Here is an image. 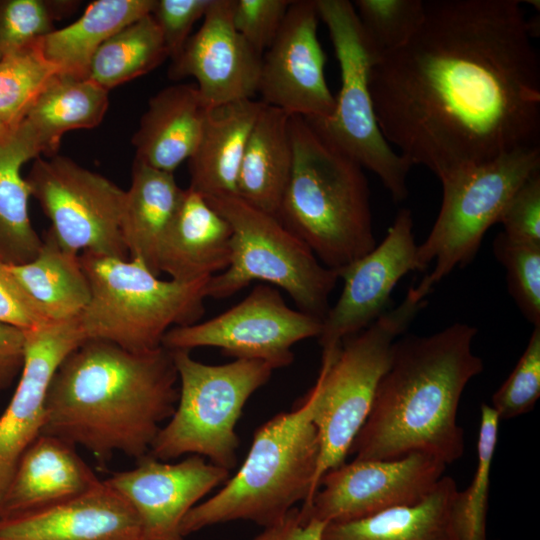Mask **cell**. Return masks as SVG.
I'll use <instances>...</instances> for the list:
<instances>
[{
    "instance_id": "obj_42",
    "label": "cell",
    "mask_w": 540,
    "mask_h": 540,
    "mask_svg": "<svg viewBox=\"0 0 540 540\" xmlns=\"http://www.w3.org/2000/svg\"><path fill=\"white\" fill-rule=\"evenodd\" d=\"M45 322L48 320L19 285L9 264L0 260V323L28 330Z\"/></svg>"
},
{
    "instance_id": "obj_26",
    "label": "cell",
    "mask_w": 540,
    "mask_h": 540,
    "mask_svg": "<svg viewBox=\"0 0 540 540\" xmlns=\"http://www.w3.org/2000/svg\"><path fill=\"white\" fill-rule=\"evenodd\" d=\"M109 91L90 78L55 76L16 128L40 157L55 156L62 136L75 129H91L103 120ZM15 129V130H16Z\"/></svg>"
},
{
    "instance_id": "obj_23",
    "label": "cell",
    "mask_w": 540,
    "mask_h": 540,
    "mask_svg": "<svg viewBox=\"0 0 540 540\" xmlns=\"http://www.w3.org/2000/svg\"><path fill=\"white\" fill-rule=\"evenodd\" d=\"M323 540H464L461 491L442 476L420 502L325 526Z\"/></svg>"
},
{
    "instance_id": "obj_25",
    "label": "cell",
    "mask_w": 540,
    "mask_h": 540,
    "mask_svg": "<svg viewBox=\"0 0 540 540\" xmlns=\"http://www.w3.org/2000/svg\"><path fill=\"white\" fill-rule=\"evenodd\" d=\"M262 106L261 100L245 99L208 109L188 159L191 189L204 197L237 194L242 157Z\"/></svg>"
},
{
    "instance_id": "obj_29",
    "label": "cell",
    "mask_w": 540,
    "mask_h": 540,
    "mask_svg": "<svg viewBox=\"0 0 540 540\" xmlns=\"http://www.w3.org/2000/svg\"><path fill=\"white\" fill-rule=\"evenodd\" d=\"M42 240L31 261L9 268L48 321L77 319L91 295L79 255L63 249L49 231Z\"/></svg>"
},
{
    "instance_id": "obj_35",
    "label": "cell",
    "mask_w": 540,
    "mask_h": 540,
    "mask_svg": "<svg viewBox=\"0 0 540 540\" xmlns=\"http://www.w3.org/2000/svg\"><path fill=\"white\" fill-rule=\"evenodd\" d=\"M352 3L363 32L379 58L404 45L425 15V0H356Z\"/></svg>"
},
{
    "instance_id": "obj_34",
    "label": "cell",
    "mask_w": 540,
    "mask_h": 540,
    "mask_svg": "<svg viewBox=\"0 0 540 540\" xmlns=\"http://www.w3.org/2000/svg\"><path fill=\"white\" fill-rule=\"evenodd\" d=\"M79 2L70 0H0V60L53 30Z\"/></svg>"
},
{
    "instance_id": "obj_7",
    "label": "cell",
    "mask_w": 540,
    "mask_h": 540,
    "mask_svg": "<svg viewBox=\"0 0 540 540\" xmlns=\"http://www.w3.org/2000/svg\"><path fill=\"white\" fill-rule=\"evenodd\" d=\"M426 304V298L416 297L410 287L395 308L384 312L340 345L322 350L313 408V423L320 441L316 491L321 477L345 462L371 411L378 384L388 369L394 342Z\"/></svg>"
},
{
    "instance_id": "obj_22",
    "label": "cell",
    "mask_w": 540,
    "mask_h": 540,
    "mask_svg": "<svg viewBox=\"0 0 540 540\" xmlns=\"http://www.w3.org/2000/svg\"><path fill=\"white\" fill-rule=\"evenodd\" d=\"M231 257L229 223L200 193L184 189L160 244V273L183 282L210 278L226 270Z\"/></svg>"
},
{
    "instance_id": "obj_18",
    "label": "cell",
    "mask_w": 540,
    "mask_h": 540,
    "mask_svg": "<svg viewBox=\"0 0 540 540\" xmlns=\"http://www.w3.org/2000/svg\"><path fill=\"white\" fill-rule=\"evenodd\" d=\"M24 332L20 379L0 416V502L23 453L41 435L46 398L55 372L86 340L78 319L48 321Z\"/></svg>"
},
{
    "instance_id": "obj_10",
    "label": "cell",
    "mask_w": 540,
    "mask_h": 540,
    "mask_svg": "<svg viewBox=\"0 0 540 540\" xmlns=\"http://www.w3.org/2000/svg\"><path fill=\"white\" fill-rule=\"evenodd\" d=\"M316 6L340 66L341 88L329 117L307 120L331 145L376 174L393 200L401 202L408 196L407 176L412 165L388 143L376 118L369 79L379 57L352 2L316 0Z\"/></svg>"
},
{
    "instance_id": "obj_43",
    "label": "cell",
    "mask_w": 540,
    "mask_h": 540,
    "mask_svg": "<svg viewBox=\"0 0 540 540\" xmlns=\"http://www.w3.org/2000/svg\"><path fill=\"white\" fill-rule=\"evenodd\" d=\"M326 523L303 521L299 509L292 508L276 522L263 527L253 540H323Z\"/></svg>"
},
{
    "instance_id": "obj_39",
    "label": "cell",
    "mask_w": 540,
    "mask_h": 540,
    "mask_svg": "<svg viewBox=\"0 0 540 540\" xmlns=\"http://www.w3.org/2000/svg\"><path fill=\"white\" fill-rule=\"evenodd\" d=\"M292 0H234L237 32L261 55L278 35Z\"/></svg>"
},
{
    "instance_id": "obj_20",
    "label": "cell",
    "mask_w": 540,
    "mask_h": 540,
    "mask_svg": "<svg viewBox=\"0 0 540 540\" xmlns=\"http://www.w3.org/2000/svg\"><path fill=\"white\" fill-rule=\"evenodd\" d=\"M0 540H142L138 516L106 480L33 513L0 519Z\"/></svg>"
},
{
    "instance_id": "obj_44",
    "label": "cell",
    "mask_w": 540,
    "mask_h": 540,
    "mask_svg": "<svg viewBox=\"0 0 540 540\" xmlns=\"http://www.w3.org/2000/svg\"><path fill=\"white\" fill-rule=\"evenodd\" d=\"M25 332L0 323V390L8 388L24 362Z\"/></svg>"
},
{
    "instance_id": "obj_11",
    "label": "cell",
    "mask_w": 540,
    "mask_h": 540,
    "mask_svg": "<svg viewBox=\"0 0 540 540\" xmlns=\"http://www.w3.org/2000/svg\"><path fill=\"white\" fill-rule=\"evenodd\" d=\"M540 170V146L517 149L443 180L439 214L426 240L417 246L418 271H433L413 293L425 299L432 287L476 255L486 231L499 221L515 191Z\"/></svg>"
},
{
    "instance_id": "obj_32",
    "label": "cell",
    "mask_w": 540,
    "mask_h": 540,
    "mask_svg": "<svg viewBox=\"0 0 540 540\" xmlns=\"http://www.w3.org/2000/svg\"><path fill=\"white\" fill-rule=\"evenodd\" d=\"M168 57L161 32L150 13L100 46L91 60L88 78L109 91L149 73Z\"/></svg>"
},
{
    "instance_id": "obj_40",
    "label": "cell",
    "mask_w": 540,
    "mask_h": 540,
    "mask_svg": "<svg viewBox=\"0 0 540 540\" xmlns=\"http://www.w3.org/2000/svg\"><path fill=\"white\" fill-rule=\"evenodd\" d=\"M498 222L509 238L540 244V170L515 191Z\"/></svg>"
},
{
    "instance_id": "obj_5",
    "label": "cell",
    "mask_w": 540,
    "mask_h": 540,
    "mask_svg": "<svg viewBox=\"0 0 540 540\" xmlns=\"http://www.w3.org/2000/svg\"><path fill=\"white\" fill-rule=\"evenodd\" d=\"M316 395L314 384L297 408L275 415L256 430L236 474L184 517L183 537L235 520L265 527L282 518L295 503L310 502L316 491L320 457L319 436L313 423Z\"/></svg>"
},
{
    "instance_id": "obj_8",
    "label": "cell",
    "mask_w": 540,
    "mask_h": 540,
    "mask_svg": "<svg viewBox=\"0 0 540 540\" xmlns=\"http://www.w3.org/2000/svg\"><path fill=\"white\" fill-rule=\"evenodd\" d=\"M172 354L180 383L178 401L149 454L162 461L198 455L230 471L237 462L235 427L243 407L273 369L255 359L210 365L192 358L190 351Z\"/></svg>"
},
{
    "instance_id": "obj_33",
    "label": "cell",
    "mask_w": 540,
    "mask_h": 540,
    "mask_svg": "<svg viewBox=\"0 0 540 540\" xmlns=\"http://www.w3.org/2000/svg\"><path fill=\"white\" fill-rule=\"evenodd\" d=\"M40 39L0 60V122L10 133L49 82L62 74L44 56Z\"/></svg>"
},
{
    "instance_id": "obj_6",
    "label": "cell",
    "mask_w": 540,
    "mask_h": 540,
    "mask_svg": "<svg viewBox=\"0 0 540 540\" xmlns=\"http://www.w3.org/2000/svg\"><path fill=\"white\" fill-rule=\"evenodd\" d=\"M79 258L91 292L77 318L86 339L147 352L162 346L168 330L195 324L205 312L210 278L161 280L136 259L91 253Z\"/></svg>"
},
{
    "instance_id": "obj_17",
    "label": "cell",
    "mask_w": 540,
    "mask_h": 540,
    "mask_svg": "<svg viewBox=\"0 0 540 540\" xmlns=\"http://www.w3.org/2000/svg\"><path fill=\"white\" fill-rule=\"evenodd\" d=\"M228 478L229 470L198 455L170 463L148 453L134 468L115 472L105 480L136 512L142 540H184V517Z\"/></svg>"
},
{
    "instance_id": "obj_24",
    "label": "cell",
    "mask_w": 540,
    "mask_h": 540,
    "mask_svg": "<svg viewBox=\"0 0 540 540\" xmlns=\"http://www.w3.org/2000/svg\"><path fill=\"white\" fill-rule=\"evenodd\" d=\"M207 111L196 85L176 84L156 93L132 137L135 160L174 173L193 154Z\"/></svg>"
},
{
    "instance_id": "obj_13",
    "label": "cell",
    "mask_w": 540,
    "mask_h": 540,
    "mask_svg": "<svg viewBox=\"0 0 540 540\" xmlns=\"http://www.w3.org/2000/svg\"><path fill=\"white\" fill-rule=\"evenodd\" d=\"M322 320L290 308L270 285H258L238 304L201 323L173 327L162 346L170 351L216 347L235 359H255L272 369L289 366L292 346L317 337Z\"/></svg>"
},
{
    "instance_id": "obj_15",
    "label": "cell",
    "mask_w": 540,
    "mask_h": 540,
    "mask_svg": "<svg viewBox=\"0 0 540 540\" xmlns=\"http://www.w3.org/2000/svg\"><path fill=\"white\" fill-rule=\"evenodd\" d=\"M318 20L316 0L292 1L278 35L262 56L258 85L264 104L308 120L325 119L335 107L325 79Z\"/></svg>"
},
{
    "instance_id": "obj_1",
    "label": "cell",
    "mask_w": 540,
    "mask_h": 540,
    "mask_svg": "<svg viewBox=\"0 0 540 540\" xmlns=\"http://www.w3.org/2000/svg\"><path fill=\"white\" fill-rule=\"evenodd\" d=\"M519 0H425L412 37L370 71L379 127L443 180L540 146L536 22Z\"/></svg>"
},
{
    "instance_id": "obj_9",
    "label": "cell",
    "mask_w": 540,
    "mask_h": 540,
    "mask_svg": "<svg viewBox=\"0 0 540 540\" xmlns=\"http://www.w3.org/2000/svg\"><path fill=\"white\" fill-rule=\"evenodd\" d=\"M204 198L232 229L230 265L210 277L207 298H227L261 280L282 288L298 310L323 321L339 279L337 271L324 266L276 216L248 204L237 194Z\"/></svg>"
},
{
    "instance_id": "obj_14",
    "label": "cell",
    "mask_w": 540,
    "mask_h": 540,
    "mask_svg": "<svg viewBox=\"0 0 540 540\" xmlns=\"http://www.w3.org/2000/svg\"><path fill=\"white\" fill-rule=\"evenodd\" d=\"M446 465L422 453L393 460H359L327 471L310 502L299 509L303 521L328 523L362 519L423 500Z\"/></svg>"
},
{
    "instance_id": "obj_36",
    "label": "cell",
    "mask_w": 540,
    "mask_h": 540,
    "mask_svg": "<svg viewBox=\"0 0 540 540\" xmlns=\"http://www.w3.org/2000/svg\"><path fill=\"white\" fill-rule=\"evenodd\" d=\"M493 252L506 269L509 293L521 313L534 327L540 326V244L501 232L493 241Z\"/></svg>"
},
{
    "instance_id": "obj_30",
    "label": "cell",
    "mask_w": 540,
    "mask_h": 540,
    "mask_svg": "<svg viewBox=\"0 0 540 540\" xmlns=\"http://www.w3.org/2000/svg\"><path fill=\"white\" fill-rule=\"evenodd\" d=\"M155 0H97L70 25L40 39L44 56L62 74L88 78L91 60L111 36L151 13Z\"/></svg>"
},
{
    "instance_id": "obj_16",
    "label": "cell",
    "mask_w": 540,
    "mask_h": 540,
    "mask_svg": "<svg viewBox=\"0 0 540 540\" xmlns=\"http://www.w3.org/2000/svg\"><path fill=\"white\" fill-rule=\"evenodd\" d=\"M417 246L411 211L402 208L379 245L337 270L344 284L338 301L322 321L318 336L322 350L340 345L386 312L398 281L406 273L418 271Z\"/></svg>"
},
{
    "instance_id": "obj_31",
    "label": "cell",
    "mask_w": 540,
    "mask_h": 540,
    "mask_svg": "<svg viewBox=\"0 0 540 540\" xmlns=\"http://www.w3.org/2000/svg\"><path fill=\"white\" fill-rule=\"evenodd\" d=\"M38 158L19 130L0 139V260L9 265L31 261L43 240L29 216L30 189L23 165Z\"/></svg>"
},
{
    "instance_id": "obj_45",
    "label": "cell",
    "mask_w": 540,
    "mask_h": 540,
    "mask_svg": "<svg viewBox=\"0 0 540 540\" xmlns=\"http://www.w3.org/2000/svg\"><path fill=\"white\" fill-rule=\"evenodd\" d=\"M9 134L10 132L0 122V139L7 137Z\"/></svg>"
},
{
    "instance_id": "obj_27",
    "label": "cell",
    "mask_w": 540,
    "mask_h": 540,
    "mask_svg": "<svg viewBox=\"0 0 540 540\" xmlns=\"http://www.w3.org/2000/svg\"><path fill=\"white\" fill-rule=\"evenodd\" d=\"M291 115L263 106L251 129L242 157L237 195L276 216L293 167Z\"/></svg>"
},
{
    "instance_id": "obj_37",
    "label": "cell",
    "mask_w": 540,
    "mask_h": 540,
    "mask_svg": "<svg viewBox=\"0 0 540 540\" xmlns=\"http://www.w3.org/2000/svg\"><path fill=\"white\" fill-rule=\"evenodd\" d=\"M499 421L494 409L482 404L477 468L469 487L461 491L464 540H486L490 470L497 444Z\"/></svg>"
},
{
    "instance_id": "obj_12",
    "label": "cell",
    "mask_w": 540,
    "mask_h": 540,
    "mask_svg": "<svg viewBox=\"0 0 540 540\" xmlns=\"http://www.w3.org/2000/svg\"><path fill=\"white\" fill-rule=\"evenodd\" d=\"M65 250L129 259L121 234L125 190L68 157H38L25 177Z\"/></svg>"
},
{
    "instance_id": "obj_38",
    "label": "cell",
    "mask_w": 540,
    "mask_h": 540,
    "mask_svg": "<svg viewBox=\"0 0 540 540\" xmlns=\"http://www.w3.org/2000/svg\"><path fill=\"white\" fill-rule=\"evenodd\" d=\"M540 396V326L534 327L515 368L492 396L500 420L530 412Z\"/></svg>"
},
{
    "instance_id": "obj_4",
    "label": "cell",
    "mask_w": 540,
    "mask_h": 540,
    "mask_svg": "<svg viewBox=\"0 0 540 540\" xmlns=\"http://www.w3.org/2000/svg\"><path fill=\"white\" fill-rule=\"evenodd\" d=\"M290 131L293 167L276 217L337 271L376 246L367 178L304 117L291 116Z\"/></svg>"
},
{
    "instance_id": "obj_28",
    "label": "cell",
    "mask_w": 540,
    "mask_h": 540,
    "mask_svg": "<svg viewBox=\"0 0 540 540\" xmlns=\"http://www.w3.org/2000/svg\"><path fill=\"white\" fill-rule=\"evenodd\" d=\"M183 190L174 173L134 160L131 184L125 190L121 234L129 259L144 263L159 276V248L179 206Z\"/></svg>"
},
{
    "instance_id": "obj_41",
    "label": "cell",
    "mask_w": 540,
    "mask_h": 540,
    "mask_svg": "<svg viewBox=\"0 0 540 540\" xmlns=\"http://www.w3.org/2000/svg\"><path fill=\"white\" fill-rule=\"evenodd\" d=\"M210 3L211 0H155L151 16L171 60L182 52L192 27L204 17Z\"/></svg>"
},
{
    "instance_id": "obj_3",
    "label": "cell",
    "mask_w": 540,
    "mask_h": 540,
    "mask_svg": "<svg viewBox=\"0 0 540 540\" xmlns=\"http://www.w3.org/2000/svg\"><path fill=\"white\" fill-rule=\"evenodd\" d=\"M475 327L454 323L428 336H405L392 348L371 411L349 454L393 460L412 453L446 466L464 453L457 411L469 381L483 370L472 350Z\"/></svg>"
},
{
    "instance_id": "obj_19",
    "label": "cell",
    "mask_w": 540,
    "mask_h": 540,
    "mask_svg": "<svg viewBox=\"0 0 540 540\" xmlns=\"http://www.w3.org/2000/svg\"><path fill=\"white\" fill-rule=\"evenodd\" d=\"M234 0H211L199 30L172 60V80L193 77L208 109L253 99L258 93L262 56L235 29Z\"/></svg>"
},
{
    "instance_id": "obj_2",
    "label": "cell",
    "mask_w": 540,
    "mask_h": 540,
    "mask_svg": "<svg viewBox=\"0 0 540 540\" xmlns=\"http://www.w3.org/2000/svg\"><path fill=\"white\" fill-rule=\"evenodd\" d=\"M172 351L131 352L86 339L55 372L41 434L88 450L101 464L114 452L147 455L177 405Z\"/></svg>"
},
{
    "instance_id": "obj_21",
    "label": "cell",
    "mask_w": 540,
    "mask_h": 540,
    "mask_svg": "<svg viewBox=\"0 0 540 540\" xmlns=\"http://www.w3.org/2000/svg\"><path fill=\"white\" fill-rule=\"evenodd\" d=\"M100 481L73 445L41 434L15 468L0 502V519L55 506L83 494Z\"/></svg>"
}]
</instances>
